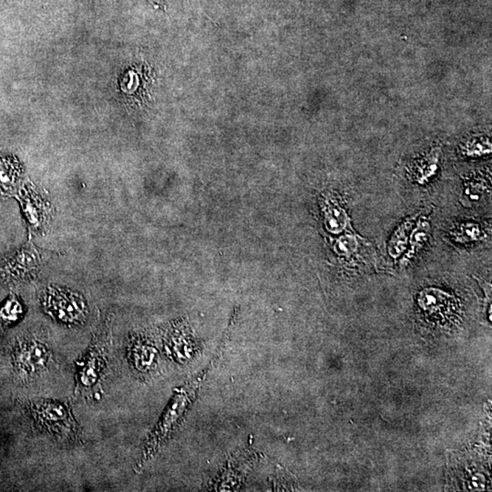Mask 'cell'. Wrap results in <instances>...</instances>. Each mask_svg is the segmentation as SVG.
Returning <instances> with one entry per match:
<instances>
[{
	"instance_id": "6da1fadb",
	"label": "cell",
	"mask_w": 492,
	"mask_h": 492,
	"mask_svg": "<svg viewBox=\"0 0 492 492\" xmlns=\"http://www.w3.org/2000/svg\"><path fill=\"white\" fill-rule=\"evenodd\" d=\"M224 344L220 345L218 352L213 356V359L211 365L205 368L204 371L198 374L195 378L187 382L181 389L177 390L174 394L167 409H165L164 415L159 420L158 424L154 427L153 431L149 436L146 440L145 448H143L142 458L137 464L136 468L142 469L145 464H147L162 448L174 430L179 427L182 418L188 411V409L195 399L197 392L201 389L202 384L204 383L209 370L212 367L213 363L220 356L221 351L223 350Z\"/></svg>"
},
{
	"instance_id": "7a4b0ae2",
	"label": "cell",
	"mask_w": 492,
	"mask_h": 492,
	"mask_svg": "<svg viewBox=\"0 0 492 492\" xmlns=\"http://www.w3.org/2000/svg\"><path fill=\"white\" fill-rule=\"evenodd\" d=\"M109 347V328L103 325L92 340V344L76 364V394L97 396L100 378L105 370Z\"/></svg>"
},
{
	"instance_id": "3957f363",
	"label": "cell",
	"mask_w": 492,
	"mask_h": 492,
	"mask_svg": "<svg viewBox=\"0 0 492 492\" xmlns=\"http://www.w3.org/2000/svg\"><path fill=\"white\" fill-rule=\"evenodd\" d=\"M39 431L66 441H81V432L69 406L60 401L39 400L30 407Z\"/></svg>"
},
{
	"instance_id": "277c9868",
	"label": "cell",
	"mask_w": 492,
	"mask_h": 492,
	"mask_svg": "<svg viewBox=\"0 0 492 492\" xmlns=\"http://www.w3.org/2000/svg\"><path fill=\"white\" fill-rule=\"evenodd\" d=\"M41 303L45 311L63 325H83L88 317V306L83 295L69 289L47 286L42 291Z\"/></svg>"
},
{
	"instance_id": "5b68a950",
	"label": "cell",
	"mask_w": 492,
	"mask_h": 492,
	"mask_svg": "<svg viewBox=\"0 0 492 492\" xmlns=\"http://www.w3.org/2000/svg\"><path fill=\"white\" fill-rule=\"evenodd\" d=\"M47 257L49 253L29 242L0 260V282L14 284L33 279Z\"/></svg>"
},
{
	"instance_id": "8992f818",
	"label": "cell",
	"mask_w": 492,
	"mask_h": 492,
	"mask_svg": "<svg viewBox=\"0 0 492 492\" xmlns=\"http://www.w3.org/2000/svg\"><path fill=\"white\" fill-rule=\"evenodd\" d=\"M19 368L27 376L41 375L52 361V352L46 343L32 339L24 342L17 355Z\"/></svg>"
},
{
	"instance_id": "52a82bcc",
	"label": "cell",
	"mask_w": 492,
	"mask_h": 492,
	"mask_svg": "<svg viewBox=\"0 0 492 492\" xmlns=\"http://www.w3.org/2000/svg\"><path fill=\"white\" fill-rule=\"evenodd\" d=\"M18 199L28 226L33 233H39L49 222V204L39 193L29 188L22 190L19 193Z\"/></svg>"
},
{
	"instance_id": "ba28073f",
	"label": "cell",
	"mask_w": 492,
	"mask_h": 492,
	"mask_svg": "<svg viewBox=\"0 0 492 492\" xmlns=\"http://www.w3.org/2000/svg\"><path fill=\"white\" fill-rule=\"evenodd\" d=\"M158 350L148 339L134 337L127 347L129 364L138 373H149L158 361Z\"/></svg>"
},
{
	"instance_id": "9c48e42d",
	"label": "cell",
	"mask_w": 492,
	"mask_h": 492,
	"mask_svg": "<svg viewBox=\"0 0 492 492\" xmlns=\"http://www.w3.org/2000/svg\"><path fill=\"white\" fill-rule=\"evenodd\" d=\"M430 224L425 219H420L418 221L417 227L414 232L410 235L409 249L407 254L405 255L402 259V266H406L410 262V260L417 255L421 248L426 244L427 238L429 237Z\"/></svg>"
},
{
	"instance_id": "30bf717a",
	"label": "cell",
	"mask_w": 492,
	"mask_h": 492,
	"mask_svg": "<svg viewBox=\"0 0 492 492\" xmlns=\"http://www.w3.org/2000/svg\"><path fill=\"white\" fill-rule=\"evenodd\" d=\"M438 151L434 150L413 165L411 174L415 181L420 184H426L434 175L438 169Z\"/></svg>"
},
{
	"instance_id": "8fae6325",
	"label": "cell",
	"mask_w": 492,
	"mask_h": 492,
	"mask_svg": "<svg viewBox=\"0 0 492 492\" xmlns=\"http://www.w3.org/2000/svg\"><path fill=\"white\" fill-rule=\"evenodd\" d=\"M415 221L416 216L407 218L393 233L389 243V253L393 258H398L406 249L407 244L409 243V233Z\"/></svg>"
},
{
	"instance_id": "7c38bea8",
	"label": "cell",
	"mask_w": 492,
	"mask_h": 492,
	"mask_svg": "<svg viewBox=\"0 0 492 492\" xmlns=\"http://www.w3.org/2000/svg\"><path fill=\"white\" fill-rule=\"evenodd\" d=\"M325 207V224L332 233H340L345 228L347 216L344 209L336 202L329 201Z\"/></svg>"
},
{
	"instance_id": "4fadbf2b",
	"label": "cell",
	"mask_w": 492,
	"mask_h": 492,
	"mask_svg": "<svg viewBox=\"0 0 492 492\" xmlns=\"http://www.w3.org/2000/svg\"><path fill=\"white\" fill-rule=\"evenodd\" d=\"M10 166L8 162L0 164V196L1 197L15 195L19 176V171Z\"/></svg>"
},
{
	"instance_id": "5bb4252c",
	"label": "cell",
	"mask_w": 492,
	"mask_h": 492,
	"mask_svg": "<svg viewBox=\"0 0 492 492\" xmlns=\"http://www.w3.org/2000/svg\"><path fill=\"white\" fill-rule=\"evenodd\" d=\"M23 306L21 301L12 295L0 308V322L4 325L15 324L23 316Z\"/></svg>"
},
{
	"instance_id": "9a60e30c",
	"label": "cell",
	"mask_w": 492,
	"mask_h": 492,
	"mask_svg": "<svg viewBox=\"0 0 492 492\" xmlns=\"http://www.w3.org/2000/svg\"><path fill=\"white\" fill-rule=\"evenodd\" d=\"M455 240L460 243H469V242L480 240L482 237V232L477 224L467 223L461 224L456 229L451 233Z\"/></svg>"
},
{
	"instance_id": "2e32d148",
	"label": "cell",
	"mask_w": 492,
	"mask_h": 492,
	"mask_svg": "<svg viewBox=\"0 0 492 492\" xmlns=\"http://www.w3.org/2000/svg\"><path fill=\"white\" fill-rule=\"evenodd\" d=\"M489 151H491V145L488 142L480 143L473 140L465 146V153L468 156H475L480 154L482 156L483 153H487Z\"/></svg>"
}]
</instances>
